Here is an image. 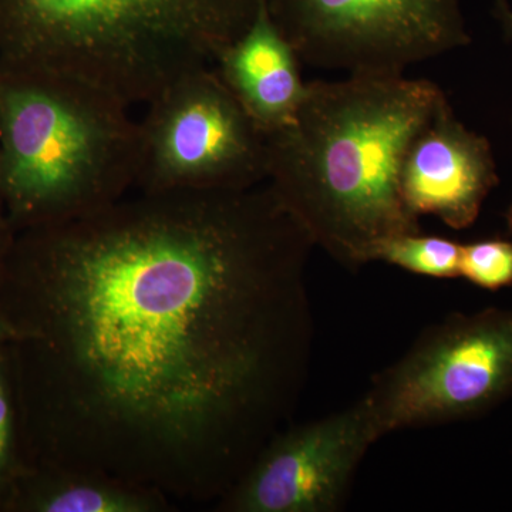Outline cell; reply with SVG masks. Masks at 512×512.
Wrapping results in <instances>:
<instances>
[{
    "label": "cell",
    "instance_id": "1",
    "mask_svg": "<svg viewBox=\"0 0 512 512\" xmlns=\"http://www.w3.org/2000/svg\"><path fill=\"white\" fill-rule=\"evenodd\" d=\"M313 247L268 183L137 191L43 227L39 313L10 339L42 350L52 473L220 504L298 402Z\"/></svg>",
    "mask_w": 512,
    "mask_h": 512
},
{
    "label": "cell",
    "instance_id": "2",
    "mask_svg": "<svg viewBox=\"0 0 512 512\" xmlns=\"http://www.w3.org/2000/svg\"><path fill=\"white\" fill-rule=\"evenodd\" d=\"M446 100L436 83L404 76L308 83L291 123L266 134V183L315 247L345 268L369 264L384 239L421 232L400 168Z\"/></svg>",
    "mask_w": 512,
    "mask_h": 512
},
{
    "label": "cell",
    "instance_id": "3",
    "mask_svg": "<svg viewBox=\"0 0 512 512\" xmlns=\"http://www.w3.org/2000/svg\"><path fill=\"white\" fill-rule=\"evenodd\" d=\"M261 0H0V67L67 74L148 103L214 67Z\"/></svg>",
    "mask_w": 512,
    "mask_h": 512
},
{
    "label": "cell",
    "instance_id": "4",
    "mask_svg": "<svg viewBox=\"0 0 512 512\" xmlns=\"http://www.w3.org/2000/svg\"><path fill=\"white\" fill-rule=\"evenodd\" d=\"M0 187L42 227L136 190L140 134L130 104L67 74L0 67Z\"/></svg>",
    "mask_w": 512,
    "mask_h": 512
},
{
    "label": "cell",
    "instance_id": "5",
    "mask_svg": "<svg viewBox=\"0 0 512 512\" xmlns=\"http://www.w3.org/2000/svg\"><path fill=\"white\" fill-rule=\"evenodd\" d=\"M512 396V311L453 315L424 330L360 399L379 439L480 416Z\"/></svg>",
    "mask_w": 512,
    "mask_h": 512
},
{
    "label": "cell",
    "instance_id": "6",
    "mask_svg": "<svg viewBox=\"0 0 512 512\" xmlns=\"http://www.w3.org/2000/svg\"><path fill=\"white\" fill-rule=\"evenodd\" d=\"M138 134L137 191H239L268 180V138L214 67L148 101Z\"/></svg>",
    "mask_w": 512,
    "mask_h": 512
},
{
    "label": "cell",
    "instance_id": "7",
    "mask_svg": "<svg viewBox=\"0 0 512 512\" xmlns=\"http://www.w3.org/2000/svg\"><path fill=\"white\" fill-rule=\"evenodd\" d=\"M301 62L349 76H403L470 43L460 0H266Z\"/></svg>",
    "mask_w": 512,
    "mask_h": 512
},
{
    "label": "cell",
    "instance_id": "8",
    "mask_svg": "<svg viewBox=\"0 0 512 512\" xmlns=\"http://www.w3.org/2000/svg\"><path fill=\"white\" fill-rule=\"evenodd\" d=\"M379 439L362 399L323 419L286 427L217 507L225 512H336Z\"/></svg>",
    "mask_w": 512,
    "mask_h": 512
},
{
    "label": "cell",
    "instance_id": "9",
    "mask_svg": "<svg viewBox=\"0 0 512 512\" xmlns=\"http://www.w3.org/2000/svg\"><path fill=\"white\" fill-rule=\"evenodd\" d=\"M497 184L487 138L467 130L444 101L403 158L399 190L407 210L417 218L434 215L453 229L468 228Z\"/></svg>",
    "mask_w": 512,
    "mask_h": 512
},
{
    "label": "cell",
    "instance_id": "10",
    "mask_svg": "<svg viewBox=\"0 0 512 512\" xmlns=\"http://www.w3.org/2000/svg\"><path fill=\"white\" fill-rule=\"evenodd\" d=\"M299 62L269 15L268 3L261 0L252 25L222 50L214 69L249 116L269 134L291 123L305 97L308 83L302 80Z\"/></svg>",
    "mask_w": 512,
    "mask_h": 512
},
{
    "label": "cell",
    "instance_id": "11",
    "mask_svg": "<svg viewBox=\"0 0 512 512\" xmlns=\"http://www.w3.org/2000/svg\"><path fill=\"white\" fill-rule=\"evenodd\" d=\"M37 491L29 505L40 512H167L173 510L160 495L140 488L86 476L55 474Z\"/></svg>",
    "mask_w": 512,
    "mask_h": 512
},
{
    "label": "cell",
    "instance_id": "12",
    "mask_svg": "<svg viewBox=\"0 0 512 512\" xmlns=\"http://www.w3.org/2000/svg\"><path fill=\"white\" fill-rule=\"evenodd\" d=\"M461 245L451 239L421 232L384 239L372 252V262L382 261L427 278L460 276Z\"/></svg>",
    "mask_w": 512,
    "mask_h": 512
},
{
    "label": "cell",
    "instance_id": "13",
    "mask_svg": "<svg viewBox=\"0 0 512 512\" xmlns=\"http://www.w3.org/2000/svg\"><path fill=\"white\" fill-rule=\"evenodd\" d=\"M460 276L487 291L512 286V241L485 239L461 245Z\"/></svg>",
    "mask_w": 512,
    "mask_h": 512
},
{
    "label": "cell",
    "instance_id": "14",
    "mask_svg": "<svg viewBox=\"0 0 512 512\" xmlns=\"http://www.w3.org/2000/svg\"><path fill=\"white\" fill-rule=\"evenodd\" d=\"M13 444V404L8 379L0 366V481L8 470Z\"/></svg>",
    "mask_w": 512,
    "mask_h": 512
},
{
    "label": "cell",
    "instance_id": "15",
    "mask_svg": "<svg viewBox=\"0 0 512 512\" xmlns=\"http://www.w3.org/2000/svg\"><path fill=\"white\" fill-rule=\"evenodd\" d=\"M494 15L503 25L505 35L512 39V9L508 0H495Z\"/></svg>",
    "mask_w": 512,
    "mask_h": 512
},
{
    "label": "cell",
    "instance_id": "16",
    "mask_svg": "<svg viewBox=\"0 0 512 512\" xmlns=\"http://www.w3.org/2000/svg\"><path fill=\"white\" fill-rule=\"evenodd\" d=\"M10 338V330L8 325L0 319V343L5 342V340H9Z\"/></svg>",
    "mask_w": 512,
    "mask_h": 512
},
{
    "label": "cell",
    "instance_id": "17",
    "mask_svg": "<svg viewBox=\"0 0 512 512\" xmlns=\"http://www.w3.org/2000/svg\"><path fill=\"white\" fill-rule=\"evenodd\" d=\"M507 222H508V228H510L511 234H512V204L510 207V210L507 212Z\"/></svg>",
    "mask_w": 512,
    "mask_h": 512
}]
</instances>
